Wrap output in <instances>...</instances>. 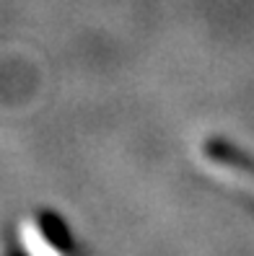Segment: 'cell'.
Here are the masks:
<instances>
[{
    "mask_svg": "<svg viewBox=\"0 0 254 256\" xmlns=\"http://www.w3.org/2000/svg\"><path fill=\"white\" fill-rule=\"evenodd\" d=\"M200 160H202V168L210 176H215L218 182L244 192L254 200V163L249 158L236 153V150L226 142L210 140V142L202 145Z\"/></svg>",
    "mask_w": 254,
    "mask_h": 256,
    "instance_id": "obj_1",
    "label": "cell"
},
{
    "mask_svg": "<svg viewBox=\"0 0 254 256\" xmlns=\"http://www.w3.org/2000/svg\"><path fill=\"white\" fill-rule=\"evenodd\" d=\"M26 240H29L32 256H73L65 230L57 228L55 236H47V228H44V222H39V220L26 225Z\"/></svg>",
    "mask_w": 254,
    "mask_h": 256,
    "instance_id": "obj_2",
    "label": "cell"
}]
</instances>
